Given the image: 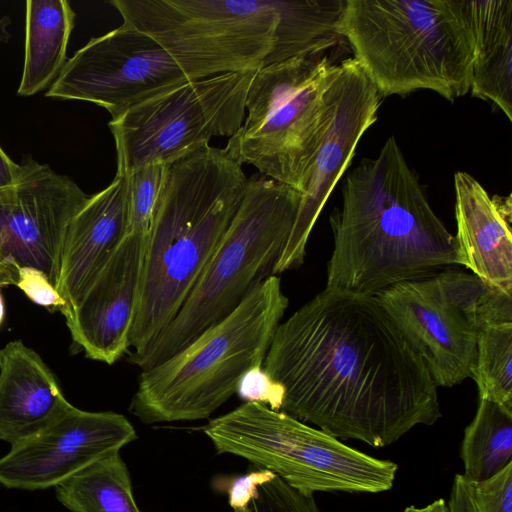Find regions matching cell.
<instances>
[{
	"mask_svg": "<svg viewBox=\"0 0 512 512\" xmlns=\"http://www.w3.org/2000/svg\"><path fill=\"white\" fill-rule=\"evenodd\" d=\"M472 378L479 400L512 412V322L490 324L481 330Z\"/></svg>",
	"mask_w": 512,
	"mask_h": 512,
	"instance_id": "cell-24",
	"label": "cell"
},
{
	"mask_svg": "<svg viewBox=\"0 0 512 512\" xmlns=\"http://www.w3.org/2000/svg\"><path fill=\"white\" fill-rule=\"evenodd\" d=\"M3 318H4V303H3L2 296L0 294V324L3 321Z\"/></svg>",
	"mask_w": 512,
	"mask_h": 512,
	"instance_id": "cell-36",
	"label": "cell"
},
{
	"mask_svg": "<svg viewBox=\"0 0 512 512\" xmlns=\"http://www.w3.org/2000/svg\"><path fill=\"white\" fill-rule=\"evenodd\" d=\"M245 402H257L279 411L282 390L274 383L262 366L251 368L239 382L237 392Z\"/></svg>",
	"mask_w": 512,
	"mask_h": 512,
	"instance_id": "cell-28",
	"label": "cell"
},
{
	"mask_svg": "<svg viewBox=\"0 0 512 512\" xmlns=\"http://www.w3.org/2000/svg\"><path fill=\"white\" fill-rule=\"evenodd\" d=\"M22 173L23 165L11 160L0 146V189L16 185L21 179Z\"/></svg>",
	"mask_w": 512,
	"mask_h": 512,
	"instance_id": "cell-32",
	"label": "cell"
},
{
	"mask_svg": "<svg viewBox=\"0 0 512 512\" xmlns=\"http://www.w3.org/2000/svg\"><path fill=\"white\" fill-rule=\"evenodd\" d=\"M131 26L157 41L192 80L307 55L311 33L291 0H112Z\"/></svg>",
	"mask_w": 512,
	"mask_h": 512,
	"instance_id": "cell-4",
	"label": "cell"
},
{
	"mask_svg": "<svg viewBox=\"0 0 512 512\" xmlns=\"http://www.w3.org/2000/svg\"><path fill=\"white\" fill-rule=\"evenodd\" d=\"M456 240L464 266L492 288L512 295L511 195L490 196L470 174L454 175Z\"/></svg>",
	"mask_w": 512,
	"mask_h": 512,
	"instance_id": "cell-18",
	"label": "cell"
},
{
	"mask_svg": "<svg viewBox=\"0 0 512 512\" xmlns=\"http://www.w3.org/2000/svg\"><path fill=\"white\" fill-rule=\"evenodd\" d=\"M439 387L472 377L477 341L490 324L512 322V295L452 267L375 295Z\"/></svg>",
	"mask_w": 512,
	"mask_h": 512,
	"instance_id": "cell-10",
	"label": "cell"
},
{
	"mask_svg": "<svg viewBox=\"0 0 512 512\" xmlns=\"http://www.w3.org/2000/svg\"><path fill=\"white\" fill-rule=\"evenodd\" d=\"M468 484L475 512H512V463L490 478Z\"/></svg>",
	"mask_w": 512,
	"mask_h": 512,
	"instance_id": "cell-26",
	"label": "cell"
},
{
	"mask_svg": "<svg viewBox=\"0 0 512 512\" xmlns=\"http://www.w3.org/2000/svg\"><path fill=\"white\" fill-rule=\"evenodd\" d=\"M11 24V18L7 15L0 18V42H8L11 34L8 32V26Z\"/></svg>",
	"mask_w": 512,
	"mask_h": 512,
	"instance_id": "cell-35",
	"label": "cell"
},
{
	"mask_svg": "<svg viewBox=\"0 0 512 512\" xmlns=\"http://www.w3.org/2000/svg\"><path fill=\"white\" fill-rule=\"evenodd\" d=\"M21 164L19 182L0 189V248L19 268L42 271L57 289L66 228L90 195L30 156Z\"/></svg>",
	"mask_w": 512,
	"mask_h": 512,
	"instance_id": "cell-14",
	"label": "cell"
},
{
	"mask_svg": "<svg viewBox=\"0 0 512 512\" xmlns=\"http://www.w3.org/2000/svg\"><path fill=\"white\" fill-rule=\"evenodd\" d=\"M33 302L44 306L61 309L65 302L47 276L31 267L19 268L16 284Z\"/></svg>",
	"mask_w": 512,
	"mask_h": 512,
	"instance_id": "cell-29",
	"label": "cell"
},
{
	"mask_svg": "<svg viewBox=\"0 0 512 512\" xmlns=\"http://www.w3.org/2000/svg\"><path fill=\"white\" fill-rule=\"evenodd\" d=\"M279 411L386 447L440 417L438 386L376 296L325 288L280 323L263 365Z\"/></svg>",
	"mask_w": 512,
	"mask_h": 512,
	"instance_id": "cell-1",
	"label": "cell"
},
{
	"mask_svg": "<svg viewBox=\"0 0 512 512\" xmlns=\"http://www.w3.org/2000/svg\"><path fill=\"white\" fill-rule=\"evenodd\" d=\"M247 182L226 147L203 146L169 165L147 236L131 353L175 318L225 238Z\"/></svg>",
	"mask_w": 512,
	"mask_h": 512,
	"instance_id": "cell-3",
	"label": "cell"
},
{
	"mask_svg": "<svg viewBox=\"0 0 512 512\" xmlns=\"http://www.w3.org/2000/svg\"><path fill=\"white\" fill-rule=\"evenodd\" d=\"M188 81L157 41L123 23L90 39L68 59L46 96L92 102L114 120L132 106Z\"/></svg>",
	"mask_w": 512,
	"mask_h": 512,
	"instance_id": "cell-12",
	"label": "cell"
},
{
	"mask_svg": "<svg viewBox=\"0 0 512 512\" xmlns=\"http://www.w3.org/2000/svg\"><path fill=\"white\" fill-rule=\"evenodd\" d=\"M473 38L470 92L512 121V0H463Z\"/></svg>",
	"mask_w": 512,
	"mask_h": 512,
	"instance_id": "cell-20",
	"label": "cell"
},
{
	"mask_svg": "<svg viewBox=\"0 0 512 512\" xmlns=\"http://www.w3.org/2000/svg\"><path fill=\"white\" fill-rule=\"evenodd\" d=\"M301 193L273 179H248L221 245L170 324L129 362L141 371L161 364L229 316L269 276L294 226Z\"/></svg>",
	"mask_w": 512,
	"mask_h": 512,
	"instance_id": "cell-7",
	"label": "cell"
},
{
	"mask_svg": "<svg viewBox=\"0 0 512 512\" xmlns=\"http://www.w3.org/2000/svg\"><path fill=\"white\" fill-rule=\"evenodd\" d=\"M275 476L276 474L268 469L259 468L236 477L227 490L229 505L234 510L246 509L256 496L258 487L271 481Z\"/></svg>",
	"mask_w": 512,
	"mask_h": 512,
	"instance_id": "cell-30",
	"label": "cell"
},
{
	"mask_svg": "<svg viewBox=\"0 0 512 512\" xmlns=\"http://www.w3.org/2000/svg\"><path fill=\"white\" fill-rule=\"evenodd\" d=\"M380 100L352 57L337 64L326 92L324 131L304 175L296 220L273 275L303 263L312 228L350 165L362 135L376 122Z\"/></svg>",
	"mask_w": 512,
	"mask_h": 512,
	"instance_id": "cell-13",
	"label": "cell"
},
{
	"mask_svg": "<svg viewBox=\"0 0 512 512\" xmlns=\"http://www.w3.org/2000/svg\"><path fill=\"white\" fill-rule=\"evenodd\" d=\"M402 512H449L447 502L444 499H437L423 507L414 505L406 507Z\"/></svg>",
	"mask_w": 512,
	"mask_h": 512,
	"instance_id": "cell-34",
	"label": "cell"
},
{
	"mask_svg": "<svg viewBox=\"0 0 512 512\" xmlns=\"http://www.w3.org/2000/svg\"><path fill=\"white\" fill-rule=\"evenodd\" d=\"M75 12L66 0L26 1L25 55L17 94L32 96L63 70Z\"/></svg>",
	"mask_w": 512,
	"mask_h": 512,
	"instance_id": "cell-21",
	"label": "cell"
},
{
	"mask_svg": "<svg viewBox=\"0 0 512 512\" xmlns=\"http://www.w3.org/2000/svg\"><path fill=\"white\" fill-rule=\"evenodd\" d=\"M148 236V235H147ZM147 236L127 234L66 324L86 357L112 365L130 348Z\"/></svg>",
	"mask_w": 512,
	"mask_h": 512,
	"instance_id": "cell-16",
	"label": "cell"
},
{
	"mask_svg": "<svg viewBox=\"0 0 512 512\" xmlns=\"http://www.w3.org/2000/svg\"><path fill=\"white\" fill-rule=\"evenodd\" d=\"M447 505L449 512H475L469 484L461 474L455 475Z\"/></svg>",
	"mask_w": 512,
	"mask_h": 512,
	"instance_id": "cell-31",
	"label": "cell"
},
{
	"mask_svg": "<svg viewBox=\"0 0 512 512\" xmlns=\"http://www.w3.org/2000/svg\"><path fill=\"white\" fill-rule=\"evenodd\" d=\"M136 439L135 428L124 415L72 405L0 458V484L30 491L57 487Z\"/></svg>",
	"mask_w": 512,
	"mask_h": 512,
	"instance_id": "cell-15",
	"label": "cell"
},
{
	"mask_svg": "<svg viewBox=\"0 0 512 512\" xmlns=\"http://www.w3.org/2000/svg\"><path fill=\"white\" fill-rule=\"evenodd\" d=\"M234 512H251V510L249 507H247L246 509L243 510H234Z\"/></svg>",
	"mask_w": 512,
	"mask_h": 512,
	"instance_id": "cell-37",
	"label": "cell"
},
{
	"mask_svg": "<svg viewBox=\"0 0 512 512\" xmlns=\"http://www.w3.org/2000/svg\"><path fill=\"white\" fill-rule=\"evenodd\" d=\"M324 54L258 69L241 128L225 146L243 165L301 193L304 175L326 122V92L335 74Z\"/></svg>",
	"mask_w": 512,
	"mask_h": 512,
	"instance_id": "cell-9",
	"label": "cell"
},
{
	"mask_svg": "<svg viewBox=\"0 0 512 512\" xmlns=\"http://www.w3.org/2000/svg\"><path fill=\"white\" fill-rule=\"evenodd\" d=\"M203 432L218 454H232L268 469L305 496L388 491L398 469L390 460L367 455L257 402H245L210 420Z\"/></svg>",
	"mask_w": 512,
	"mask_h": 512,
	"instance_id": "cell-8",
	"label": "cell"
},
{
	"mask_svg": "<svg viewBox=\"0 0 512 512\" xmlns=\"http://www.w3.org/2000/svg\"><path fill=\"white\" fill-rule=\"evenodd\" d=\"M460 456L461 475L468 482L490 478L512 463V412L479 400L475 416L465 428Z\"/></svg>",
	"mask_w": 512,
	"mask_h": 512,
	"instance_id": "cell-23",
	"label": "cell"
},
{
	"mask_svg": "<svg viewBox=\"0 0 512 512\" xmlns=\"http://www.w3.org/2000/svg\"><path fill=\"white\" fill-rule=\"evenodd\" d=\"M288 304L277 275L258 283L229 316L141 371L129 411L144 424L208 418L247 371L263 365Z\"/></svg>",
	"mask_w": 512,
	"mask_h": 512,
	"instance_id": "cell-6",
	"label": "cell"
},
{
	"mask_svg": "<svg viewBox=\"0 0 512 512\" xmlns=\"http://www.w3.org/2000/svg\"><path fill=\"white\" fill-rule=\"evenodd\" d=\"M71 403L52 371L22 341L0 350V440L15 445L44 429Z\"/></svg>",
	"mask_w": 512,
	"mask_h": 512,
	"instance_id": "cell-19",
	"label": "cell"
},
{
	"mask_svg": "<svg viewBox=\"0 0 512 512\" xmlns=\"http://www.w3.org/2000/svg\"><path fill=\"white\" fill-rule=\"evenodd\" d=\"M55 490L58 501L71 512H141L119 451L94 462Z\"/></svg>",
	"mask_w": 512,
	"mask_h": 512,
	"instance_id": "cell-22",
	"label": "cell"
},
{
	"mask_svg": "<svg viewBox=\"0 0 512 512\" xmlns=\"http://www.w3.org/2000/svg\"><path fill=\"white\" fill-rule=\"evenodd\" d=\"M327 288L375 296L395 284L464 266L456 237L432 209L394 136L345 177L330 215Z\"/></svg>",
	"mask_w": 512,
	"mask_h": 512,
	"instance_id": "cell-2",
	"label": "cell"
},
{
	"mask_svg": "<svg viewBox=\"0 0 512 512\" xmlns=\"http://www.w3.org/2000/svg\"><path fill=\"white\" fill-rule=\"evenodd\" d=\"M256 71L192 80L126 110L109 122L117 152V176L150 164H171L232 137L246 116V97Z\"/></svg>",
	"mask_w": 512,
	"mask_h": 512,
	"instance_id": "cell-11",
	"label": "cell"
},
{
	"mask_svg": "<svg viewBox=\"0 0 512 512\" xmlns=\"http://www.w3.org/2000/svg\"><path fill=\"white\" fill-rule=\"evenodd\" d=\"M127 227L126 178L116 175L105 189L90 195L66 228L57 286L65 320L121 244Z\"/></svg>",
	"mask_w": 512,
	"mask_h": 512,
	"instance_id": "cell-17",
	"label": "cell"
},
{
	"mask_svg": "<svg viewBox=\"0 0 512 512\" xmlns=\"http://www.w3.org/2000/svg\"><path fill=\"white\" fill-rule=\"evenodd\" d=\"M340 34L378 95L470 91L473 38L463 0H345Z\"/></svg>",
	"mask_w": 512,
	"mask_h": 512,
	"instance_id": "cell-5",
	"label": "cell"
},
{
	"mask_svg": "<svg viewBox=\"0 0 512 512\" xmlns=\"http://www.w3.org/2000/svg\"><path fill=\"white\" fill-rule=\"evenodd\" d=\"M249 508L251 512H320L313 496H305L283 482L261 488Z\"/></svg>",
	"mask_w": 512,
	"mask_h": 512,
	"instance_id": "cell-27",
	"label": "cell"
},
{
	"mask_svg": "<svg viewBox=\"0 0 512 512\" xmlns=\"http://www.w3.org/2000/svg\"><path fill=\"white\" fill-rule=\"evenodd\" d=\"M170 164H150L127 175V234H149Z\"/></svg>",
	"mask_w": 512,
	"mask_h": 512,
	"instance_id": "cell-25",
	"label": "cell"
},
{
	"mask_svg": "<svg viewBox=\"0 0 512 512\" xmlns=\"http://www.w3.org/2000/svg\"><path fill=\"white\" fill-rule=\"evenodd\" d=\"M19 276V267L9 261L0 248V288L16 285Z\"/></svg>",
	"mask_w": 512,
	"mask_h": 512,
	"instance_id": "cell-33",
	"label": "cell"
}]
</instances>
